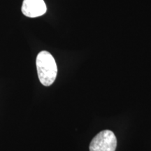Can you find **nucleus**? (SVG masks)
<instances>
[{
	"label": "nucleus",
	"mask_w": 151,
	"mask_h": 151,
	"mask_svg": "<svg viewBox=\"0 0 151 151\" xmlns=\"http://www.w3.org/2000/svg\"><path fill=\"white\" fill-rule=\"evenodd\" d=\"M117 139L114 133L106 129L100 132L90 142V151H116Z\"/></svg>",
	"instance_id": "obj_2"
},
{
	"label": "nucleus",
	"mask_w": 151,
	"mask_h": 151,
	"mask_svg": "<svg viewBox=\"0 0 151 151\" xmlns=\"http://www.w3.org/2000/svg\"><path fill=\"white\" fill-rule=\"evenodd\" d=\"M22 12L29 18H37L46 14L47 7L43 0H24Z\"/></svg>",
	"instance_id": "obj_3"
},
{
	"label": "nucleus",
	"mask_w": 151,
	"mask_h": 151,
	"mask_svg": "<svg viewBox=\"0 0 151 151\" xmlns=\"http://www.w3.org/2000/svg\"><path fill=\"white\" fill-rule=\"evenodd\" d=\"M36 65L41 83L44 86H51L58 74V67L53 56L49 52L43 50L37 55Z\"/></svg>",
	"instance_id": "obj_1"
}]
</instances>
